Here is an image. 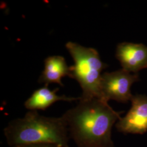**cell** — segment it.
Masks as SVG:
<instances>
[{
	"label": "cell",
	"mask_w": 147,
	"mask_h": 147,
	"mask_svg": "<svg viewBox=\"0 0 147 147\" xmlns=\"http://www.w3.org/2000/svg\"><path fill=\"white\" fill-rule=\"evenodd\" d=\"M79 100L62 116L76 147H115L112 127L123 112L114 110L104 99Z\"/></svg>",
	"instance_id": "6da1fadb"
},
{
	"label": "cell",
	"mask_w": 147,
	"mask_h": 147,
	"mask_svg": "<svg viewBox=\"0 0 147 147\" xmlns=\"http://www.w3.org/2000/svg\"><path fill=\"white\" fill-rule=\"evenodd\" d=\"M3 132L10 147L32 144L69 147L70 137L63 117L42 116L37 111H29L24 117L11 121Z\"/></svg>",
	"instance_id": "7a4b0ae2"
},
{
	"label": "cell",
	"mask_w": 147,
	"mask_h": 147,
	"mask_svg": "<svg viewBox=\"0 0 147 147\" xmlns=\"http://www.w3.org/2000/svg\"><path fill=\"white\" fill-rule=\"evenodd\" d=\"M74 61L70 67V78L75 79L82 89L80 99L101 98V80L102 71L107 67L103 63L98 52L93 48L84 47L76 42L65 44Z\"/></svg>",
	"instance_id": "3957f363"
},
{
	"label": "cell",
	"mask_w": 147,
	"mask_h": 147,
	"mask_svg": "<svg viewBox=\"0 0 147 147\" xmlns=\"http://www.w3.org/2000/svg\"><path fill=\"white\" fill-rule=\"evenodd\" d=\"M138 80V74L131 73L123 69L102 74L101 80L102 99L107 101L113 100L123 103L131 101L134 96L131 87Z\"/></svg>",
	"instance_id": "277c9868"
},
{
	"label": "cell",
	"mask_w": 147,
	"mask_h": 147,
	"mask_svg": "<svg viewBox=\"0 0 147 147\" xmlns=\"http://www.w3.org/2000/svg\"><path fill=\"white\" fill-rule=\"evenodd\" d=\"M131 101V109L116 123V129L124 134L143 135L147 132V96L134 95Z\"/></svg>",
	"instance_id": "5b68a950"
},
{
	"label": "cell",
	"mask_w": 147,
	"mask_h": 147,
	"mask_svg": "<svg viewBox=\"0 0 147 147\" xmlns=\"http://www.w3.org/2000/svg\"><path fill=\"white\" fill-rule=\"evenodd\" d=\"M116 56L124 70L137 73L147 68V47L142 44L121 42L118 45Z\"/></svg>",
	"instance_id": "8992f818"
},
{
	"label": "cell",
	"mask_w": 147,
	"mask_h": 147,
	"mask_svg": "<svg viewBox=\"0 0 147 147\" xmlns=\"http://www.w3.org/2000/svg\"><path fill=\"white\" fill-rule=\"evenodd\" d=\"M58 88L53 90L45 86L35 90L24 103L25 108L29 111L45 110L50 106L59 101L71 102L80 100V98L68 97L65 95H58Z\"/></svg>",
	"instance_id": "52a82bcc"
},
{
	"label": "cell",
	"mask_w": 147,
	"mask_h": 147,
	"mask_svg": "<svg viewBox=\"0 0 147 147\" xmlns=\"http://www.w3.org/2000/svg\"><path fill=\"white\" fill-rule=\"evenodd\" d=\"M44 70L39 79V82L45 83L48 86L49 84L56 83L63 86L62 79L70 76V68L65 58L61 56L48 57L44 61Z\"/></svg>",
	"instance_id": "ba28073f"
},
{
	"label": "cell",
	"mask_w": 147,
	"mask_h": 147,
	"mask_svg": "<svg viewBox=\"0 0 147 147\" xmlns=\"http://www.w3.org/2000/svg\"><path fill=\"white\" fill-rule=\"evenodd\" d=\"M14 147H60L53 144H25L17 146Z\"/></svg>",
	"instance_id": "9c48e42d"
}]
</instances>
